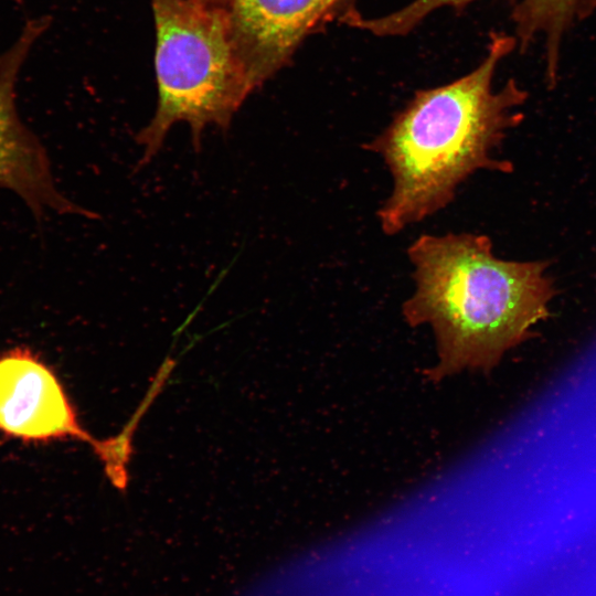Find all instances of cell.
<instances>
[{
  "label": "cell",
  "instance_id": "cell-1",
  "mask_svg": "<svg viewBox=\"0 0 596 596\" xmlns=\"http://www.w3.org/2000/svg\"><path fill=\"white\" fill-rule=\"evenodd\" d=\"M515 39L492 34L486 57L467 75L443 86L417 91L390 125L363 149L379 155L392 177V191L377 209L382 232L395 235L447 207L476 171L510 172L492 156L514 108L526 94L514 81L500 91L492 83L497 65Z\"/></svg>",
  "mask_w": 596,
  "mask_h": 596
},
{
  "label": "cell",
  "instance_id": "cell-2",
  "mask_svg": "<svg viewBox=\"0 0 596 596\" xmlns=\"http://www.w3.org/2000/svg\"><path fill=\"white\" fill-rule=\"evenodd\" d=\"M415 289L402 305L411 327L429 324L438 364L429 379L489 370L549 316L555 289L544 262L497 258L482 234H422L407 247Z\"/></svg>",
  "mask_w": 596,
  "mask_h": 596
},
{
  "label": "cell",
  "instance_id": "cell-3",
  "mask_svg": "<svg viewBox=\"0 0 596 596\" xmlns=\"http://www.w3.org/2000/svg\"><path fill=\"white\" fill-rule=\"evenodd\" d=\"M156 24L158 104L136 135L147 166L161 150L169 130L187 123L196 151L204 129L226 131L253 92L234 46L228 12L194 0H151Z\"/></svg>",
  "mask_w": 596,
  "mask_h": 596
},
{
  "label": "cell",
  "instance_id": "cell-4",
  "mask_svg": "<svg viewBox=\"0 0 596 596\" xmlns=\"http://www.w3.org/2000/svg\"><path fill=\"white\" fill-rule=\"evenodd\" d=\"M136 421L118 436L94 438L82 427L56 374L32 350L15 347L0 353V433L26 443L76 439L99 457L111 483H128L131 435Z\"/></svg>",
  "mask_w": 596,
  "mask_h": 596
},
{
  "label": "cell",
  "instance_id": "cell-5",
  "mask_svg": "<svg viewBox=\"0 0 596 596\" xmlns=\"http://www.w3.org/2000/svg\"><path fill=\"white\" fill-rule=\"evenodd\" d=\"M47 24L46 18L29 21L17 42L0 55V188L19 194L36 217L51 210L99 219L98 214L77 205L56 189L45 148L21 123L15 109L19 70Z\"/></svg>",
  "mask_w": 596,
  "mask_h": 596
},
{
  "label": "cell",
  "instance_id": "cell-6",
  "mask_svg": "<svg viewBox=\"0 0 596 596\" xmlns=\"http://www.w3.org/2000/svg\"><path fill=\"white\" fill-rule=\"evenodd\" d=\"M339 0H234L231 35L254 92L284 67Z\"/></svg>",
  "mask_w": 596,
  "mask_h": 596
},
{
  "label": "cell",
  "instance_id": "cell-7",
  "mask_svg": "<svg viewBox=\"0 0 596 596\" xmlns=\"http://www.w3.org/2000/svg\"><path fill=\"white\" fill-rule=\"evenodd\" d=\"M596 0H522L512 13L520 45H526L538 35L546 44V71L550 79L557 71L560 44L565 31L578 19L585 18Z\"/></svg>",
  "mask_w": 596,
  "mask_h": 596
},
{
  "label": "cell",
  "instance_id": "cell-8",
  "mask_svg": "<svg viewBox=\"0 0 596 596\" xmlns=\"http://www.w3.org/2000/svg\"><path fill=\"white\" fill-rule=\"evenodd\" d=\"M475 0H414L392 13L377 18H364L355 10H347L340 18L350 26L377 36L404 35L435 10L444 7L460 8Z\"/></svg>",
  "mask_w": 596,
  "mask_h": 596
},
{
  "label": "cell",
  "instance_id": "cell-9",
  "mask_svg": "<svg viewBox=\"0 0 596 596\" xmlns=\"http://www.w3.org/2000/svg\"><path fill=\"white\" fill-rule=\"evenodd\" d=\"M195 2L215 10H222L228 12L232 8L234 0H194Z\"/></svg>",
  "mask_w": 596,
  "mask_h": 596
},
{
  "label": "cell",
  "instance_id": "cell-10",
  "mask_svg": "<svg viewBox=\"0 0 596 596\" xmlns=\"http://www.w3.org/2000/svg\"><path fill=\"white\" fill-rule=\"evenodd\" d=\"M345 1H347V0H339V6H340L341 3H343V2H345ZM339 6H338V8H339Z\"/></svg>",
  "mask_w": 596,
  "mask_h": 596
},
{
  "label": "cell",
  "instance_id": "cell-11",
  "mask_svg": "<svg viewBox=\"0 0 596 596\" xmlns=\"http://www.w3.org/2000/svg\"><path fill=\"white\" fill-rule=\"evenodd\" d=\"M444 567H445V566H444ZM445 570H446V568H445ZM446 573H447V572H446ZM447 577H448V575H447ZM448 581H449V579H448ZM449 586H450V584H449ZM450 592H451V589H450Z\"/></svg>",
  "mask_w": 596,
  "mask_h": 596
}]
</instances>
